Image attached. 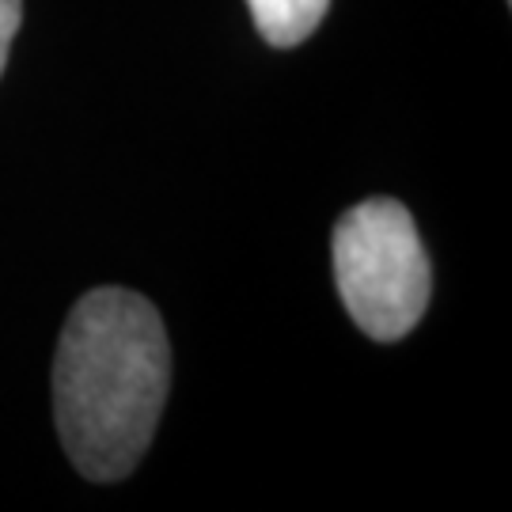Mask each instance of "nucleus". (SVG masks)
I'll return each instance as SVG.
<instances>
[{
	"label": "nucleus",
	"mask_w": 512,
	"mask_h": 512,
	"mask_svg": "<svg viewBox=\"0 0 512 512\" xmlns=\"http://www.w3.org/2000/svg\"><path fill=\"white\" fill-rule=\"evenodd\" d=\"M171 387L160 311L129 289H92L69 311L54 357V418L65 456L92 482L133 475Z\"/></svg>",
	"instance_id": "f257e3e1"
},
{
	"label": "nucleus",
	"mask_w": 512,
	"mask_h": 512,
	"mask_svg": "<svg viewBox=\"0 0 512 512\" xmlns=\"http://www.w3.org/2000/svg\"><path fill=\"white\" fill-rule=\"evenodd\" d=\"M334 281L353 323L376 342H399L429 308L433 270L418 224L395 198L353 205L334 228Z\"/></svg>",
	"instance_id": "f03ea898"
},
{
	"label": "nucleus",
	"mask_w": 512,
	"mask_h": 512,
	"mask_svg": "<svg viewBox=\"0 0 512 512\" xmlns=\"http://www.w3.org/2000/svg\"><path fill=\"white\" fill-rule=\"evenodd\" d=\"M258 35L277 50H293L323 23L330 0H247Z\"/></svg>",
	"instance_id": "7ed1b4c3"
},
{
	"label": "nucleus",
	"mask_w": 512,
	"mask_h": 512,
	"mask_svg": "<svg viewBox=\"0 0 512 512\" xmlns=\"http://www.w3.org/2000/svg\"><path fill=\"white\" fill-rule=\"evenodd\" d=\"M19 19H23V0H0V73L8 65V50H12V38L19 31Z\"/></svg>",
	"instance_id": "20e7f679"
}]
</instances>
